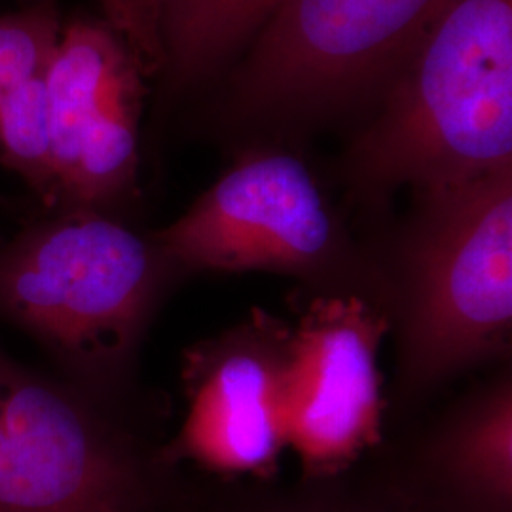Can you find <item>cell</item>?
<instances>
[{"instance_id":"cell-4","label":"cell","mask_w":512,"mask_h":512,"mask_svg":"<svg viewBox=\"0 0 512 512\" xmlns=\"http://www.w3.org/2000/svg\"><path fill=\"white\" fill-rule=\"evenodd\" d=\"M152 238L181 277L285 275L306 296L359 298L384 313L372 249L351 239L310 165L285 150L243 154Z\"/></svg>"},{"instance_id":"cell-10","label":"cell","mask_w":512,"mask_h":512,"mask_svg":"<svg viewBox=\"0 0 512 512\" xmlns=\"http://www.w3.org/2000/svg\"><path fill=\"white\" fill-rule=\"evenodd\" d=\"M376 486L397 512H512L511 368L454 404Z\"/></svg>"},{"instance_id":"cell-6","label":"cell","mask_w":512,"mask_h":512,"mask_svg":"<svg viewBox=\"0 0 512 512\" xmlns=\"http://www.w3.org/2000/svg\"><path fill=\"white\" fill-rule=\"evenodd\" d=\"M452 2L283 0L239 71V101L293 114L349 99L395 73Z\"/></svg>"},{"instance_id":"cell-12","label":"cell","mask_w":512,"mask_h":512,"mask_svg":"<svg viewBox=\"0 0 512 512\" xmlns=\"http://www.w3.org/2000/svg\"><path fill=\"white\" fill-rule=\"evenodd\" d=\"M0 167L54 213V150L42 73L21 82L0 107Z\"/></svg>"},{"instance_id":"cell-9","label":"cell","mask_w":512,"mask_h":512,"mask_svg":"<svg viewBox=\"0 0 512 512\" xmlns=\"http://www.w3.org/2000/svg\"><path fill=\"white\" fill-rule=\"evenodd\" d=\"M291 325L285 446L300 459L302 478L346 475L384 439L378 353L389 321L359 298L306 296Z\"/></svg>"},{"instance_id":"cell-13","label":"cell","mask_w":512,"mask_h":512,"mask_svg":"<svg viewBox=\"0 0 512 512\" xmlns=\"http://www.w3.org/2000/svg\"><path fill=\"white\" fill-rule=\"evenodd\" d=\"M344 476L302 478L289 488L251 480L224 482L228 490L196 512H397L376 484L353 486Z\"/></svg>"},{"instance_id":"cell-3","label":"cell","mask_w":512,"mask_h":512,"mask_svg":"<svg viewBox=\"0 0 512 512\" xmlns=\"http://www.w3.org/2000/svg\"><path fill=\"white\" fill-rule=\"evenodd\" d=\"M181 277L116 215L59 211L0 241V317L31 334L67 382L120 408L147 327Z\"/></svg>"},{"instance_id":"cell-8","label":"cell","mask_w":512,"mask_h":512,"mask_svg":"<svg viewBox=\"0 0 512 512\" xmlns=\"http://www.w3.org/2000/svg\"><path fill=\"white\" fill-rule=\"evenodd\" d=\"M293 325L268 311L184 353L186 414L160 448L222 482H268L285 446V391Z\"/></svg>"},{"instance_id":"cell-1","label":"cell","mask_w":512,"mask_h":512,"mask_svg":"<svg viewBox=\"0 0 512 512\" xmlns=\"http://www.w3.org/2000/svg\"><path fill=\"white\" fill-rule=\"evenodd\" d=\"M372 253L395 338V401L414 406L509 357L512 169L418 192L401 234Z\"/></svg>"},{"instance_id":"cell-5","label":"cell","mask_w":512,"mask_h":512,"mask_svg":"<svg viewBox=\"0 0 512 512\" xmlns=\"http://www.w3.org/2000/svg\"><path fill=\"white\" fill-rule=\"evenodd\" d=\"M120 412L0 351V512L175 511V469Z\"/></svg>"},{"instance_id":"cell-2","label":"cell","mask_w":512,"mask_h":512,"mask_svg":"<svg viewBox=\"0 0 512 512\" xmlns=\"http://www.w3.org/2000/svg\"><path fill=\"white\" fill-rule=\"evenodd\" d=\"M346 177L365 203L512 169V0H454L395 71Z\"/></svg>"},{"instance_id":"cell-7","label":"cell","mask_w":512,"mask_h":512,"mask_svg":"<svg viewBox=\"0 0 512 512\" xmlns=\"http://www.w3.org/2000/svg\"><path fill=\"white\" fill-rule=\"evenodd\" d=\"M145 69L107 19H63L42 69L55 211L114 215L135 192Z\"/></svg>"},{"instance_id":"cell-11","label":"cell","mask_w":512,"mask_h":512,"mask_svg":"<svg viewBox=\"0 0 512 512\" xmlns=\"http://www.w3.org/2000/svg\"><path fill=\"white\" fill-rule=\"evenodd\" d=\"M283 0H152L164 73L184 84L211 73L260 31Z\"/></svg>"},{"instance_id":"cell-15","label":"cell","mask_w":512,"mask_h":512,"mask_svg":"<svg viewBox=\"0 0 512 512\" xmlns=\"http://www.w3.org/2000/svg\"><path fill=\"white\" fill-rule=\"evenodd\" d=\"M105 19L120 33L133 35L147 25L150 0H99Z\"/></svg>"},{"instance_id":"cell-14","label":"cell","mask_w":512,"mask_h":512,"mask_svg":"<svg viewBox=\"0 0 512 512\" xmlns=\"http://www.w3.org/2000/svg\"><path fill=\"white\" fill-rule=\"evenodd\" d=\"M61 25L55 0H31L0 16V107L21 82L42 73Z\"/></svg>"}]
</instances>
